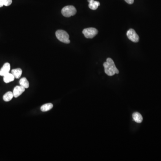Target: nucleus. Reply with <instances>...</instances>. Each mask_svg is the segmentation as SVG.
<instances>
[{"label": "nucleus", "instance_id": "nucleus-8", "mask_svg": "<svg viewBox=\"0 0 161 161\" xmlns=\"http://www.w3.org/2000/svg\"><path fill=\"white\" fill-rule=\"evenodd\" d=\"M88 1L89 3V7L91 10H97L100 5V3L98 1H95L94 0H88Z\"/></svg>", "mask_w": 161, "mask_h": 161}, {"label": "nucleus", "instance_id": "nucleus-7", "mask_svg": "<svg viewBox=\"0 0 161 161\" xmlns=\"http://www.w3.org/2000/svg\"><path fill=\"white\" fill-rule=\"evenodd\" d=\"M10 70V63H5L0 70V76H5L9 73Z\"/></svg>", "mask_w": 161, "mask_h": 161}, {"label": "nucleus", "instance_id": "nucleus-12", "mask_svg": "<svg viewBox=\"0 0 161 161\" xmlns=\"http://www.w3.org/2000/svg\"><path fill=\"white\" fill-rule=\"evenodd\" d=\"M14 97V94L13 92H8L4 94L3 97V100L5 102H9L12 100Z\"/></svg>", "mask_w": 161, "mask_h": 161}, {"label": "nucleus", "instance_id": "nucleus-9", "mask_svg": "<svg viewBox=\"0 0 161 161\" xmlns=\"http://www.w3.org/2000/svg\"><path fill=\"white\" fill-rule=\"evenodd\" d=\"M14 77L11 73V74L10 73H8L7 74L3 76V80H4V82L6 83H8L10 82H13L14 80Z\"/></svg>", "mask_w": 161, "mask_h": 161}, {"label": "nucleus", "instance_id": "nucleus-4", "mask_svg": "<svg viewBox=\"0 0 161 161\" xmlns=\"http://www.w3.org/2000/svg\"><path fill=\"white\" fill-rule=\"evenodd\" d=\"M98 31L95 28H90L84 29L83 31V33L85 38L88 39L93 38L96 36Z\"/></svg>", "mask_w": 161, "mask_h": 161}, {"label": "nucleus", "instance_id": "nucleus-14", "mask_svg": "<svg viewBox=\"0 0 161 161\" xmlns=\"http://www.w3.org/2000/svg\"><path fill=\"white\" fill-rule=\"evenodd\" d=\"M53 107V105L52 103H46V104L42 105L40 109H41V111H43V112H45V111H48L49 110H51Z\"/></svg>", "mask_w": 161, "mask_h": 161}, {"label": "nucleus", "instance_id": "nucleus-10", "mask_svg": "<svg viewBox=\"0 0 161 161\" xmlns=\"http://www.w3.org/2000/svg\"><path fill=\"white\" fill-rule=\"evenodd\" d=\"M22 70L20 68L14 69L11 71V74L14 75L15 78L18 79L21 77L22 74Z\"/></svg>", "mask_w": 161, "mask_h": 161}, {"label": "nucleus", "instance_id": "nucleus-11", "mask_svg": "<svg viewBox=\"0 0 161 161\" xmlns=\"http://www.w3.org/2000/svg\"><path fill=\"white\" fill-rule=\"evenodd\" d=\"M133 118L134 120L138 123H142L143 120L142 116L138 112H135L133 114Z\"/></svg>", "mask_w": 161, "mask_h": 161}, {"label": "nucleus", "instance_id": "nucleus-13", "mask_svg": "<svg viewBox=\"0 0 161 161\" xmlns=\"http://www.w3.org/2000/svg\"><path fill=\"white\" fill-rule=\"evenodd\" d=\"M20 85L25 89L28 88L29 87V83L26 78H23L20 80Z\"/></svg>", "mask_w": 161, "mask_h": 161}, {"label": "nucleus", "instance_id": "nucleus-3", "mask_svg": "<svg viewBox=\"0 0 161 161\" xmlns=\"http://www.w3.org/2000/svg\"><path fill=\"white\" fill-rule=\"evenodd\" d=\"M77 13V10L75 7L73 6H65L61 10V13L63 16L65 17H70L74 16Z\"/></svg>", "mask_w": 161, "mask_h": 161}, {"label": "nucleus", "instance_id": "nucleus-15", "mask_svg": "<svg viewBox=\"0 0 161 161\" xmlns=\"http://www.w3.org/2000/svg\"><path fill=\"white\" fill-rule=\"evenodd\" d=\"M12 3V0H0V8L3 6H8L11 5Z\"/></svg>", "mask_w": 161, "mask_h": 161}, {"label": "nucleus", "instance_id": "nucleus-16", "mask_svg": "<svg viewBox=\"0 0 161 161\" xmlns=\"http://www.w3.org/2000/svg\"><path fill=\"white\" fill-rule=\"evenodd\" d=\"M126 2L129 4H133L134 0H125Z\"/></svg>", "mask_w": 161, "mask_h": 161}, {"label": "nucleus", "instance_id": "nucleus-6", "mask_svg": "<svg viewBox=\"0 0 161 161\" xmlns=\"http://www.w3.org/2000/svg\"><path fill=\"white\" fill-rule=\"evenodd\" d=\"M25 88L20 85L15 87L13 92L14 97L18 98L25 92Z\"/></svg>", "mask_w": 161, "mask_h": 161}, {"label": "nucleus", "instance_id": "nucleus-2", "mask_svg": "<svg viewBox=\"0 0 161 161\" xmlns=\"http://www.w3.org/2000/svg\"><path fill=\"white\" fill-rule=\"evenodd\" d=\"M56 36L58 40L61 42L65 43H70V41L69 39V36L65 31L59 30L56 32Z\"/></svg>", "mask_w": 161, "mask_h": 161}, {"label": "nucleus", "instance_id": "nucleus-1", "mask_svg": "<svg viewBox=\"0 0 161 161\" xmlns=\"http://www.w3.org/2000/svg\"><path fill=\"white\" fill-rule=\"evenodd\" d=\"M103 66L105 73L108 76H113L115 74L119 73V70L115 65L114 61L111 58H107L106 62L103 63Z\"/></svg>", "mask_w": 161, "mask_h": 161}, {"label": "nucleus", "instance_id": "nucleus-5", "mask_svg": "<svg viewBox=\"0 0 161 161\" xmlns=\"http://www.w3.org/2000/svg\"><path fill=\"white\" fill-rule=\"evenodd\" d=\"M127 36L129 39L133 42L137 43L139 40L138 35L133 29H130L128 30L127 32Z\"/></svg>", "mask_w": 161, "mask_h": 161}]
</instances>
